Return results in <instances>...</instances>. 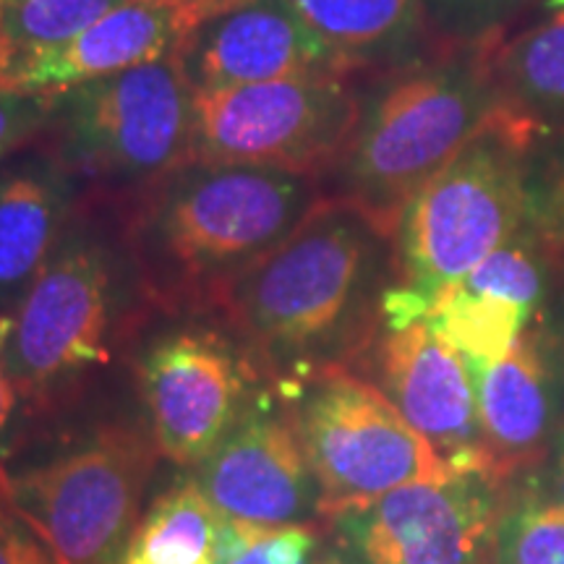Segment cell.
<instances>
[{"label":"cell","instance_id":"obj_19","mask_svg":"<svg viewBox=\"0 0 564 564\" xmlns=\"http://www.w3.org/2000/svg\"><path fill=\"white\" fill-rule=\"evenodd\" d=\"M66 204L58 167L37 165L0 181V316H11L53 253Z\"/></svg>","mask_w":564,"mask_h":564},{"label":"cell","instance_id":"obj_7","mask_svg":"<svg viewBox=\"0 0 564 564\" xmlns=\"http://www.w3.org/2000/svg\"><path fill=\"white\" fill-rule=\"evenodd\" d=\"M154 449L131 429H105L74 453L11 476L13 502L58 564H123Z\"/></svg>","mask_w":564,"mask_h":564},{"label":"cell","instance_id":"obj_15","mask_svg":"<svg viewBox=\"0 0 564 564\" xmlns=\"http://www.w3.org/2000/svg\"><path fill=\"white\" fill-rule=\"evenodd\" d=\"M546 246L523 230L449 285L423 316L470 369L502 358L533 324L546 293Z\"/></svg>","mask_w":564,"mask_h":564},{"label":"cell","instance_id":"obj_3","mask_svg":"<svg viewBox=\"0 0 564 564\" xmlns=\"http://www.w3.org/2000/svg\"><path fill=\"white\" fill-rule=\"evenodd\" d=\"M535 139L502 110L408 202L392 236L398 285L379 303L387 329L423 319L449 285L525 230Z\"/></svg>","mask_w":564,"mask_h":564},{"label":"cell","instance_id":"obj_21","mask_svg":"<svg viewBox=\"0 0 564 564\" xmlns=\"http://www.w3.org/2000/svg\"><path fill=\"white\" fill-rule=\"evenodd\" d=\"M220 512L194 481L173 486L137 525L123 564H196L215 544Z\"/></svg>","mask_w":564,"mask_h":564},{"label":"cell","instance_id":"obj_34","mask_svg":"<svg viewBox=\"0 0 564 564\" xmlns=\"http://www.w3.org/2000/svg\"><path fill=\"white\" fill-rule=\"evenodd\" d=\"M196 564H212V560L207 556V560H202V562H196Z\"/></svg>","mask_w":564,"mask_h":564},{"label":"cell","instance_id":"obj_6","mask_svg":"<svg viewBox=\"0 0 564 564\" xmlns=\"http://www.w3.org/2000/svg\"><path fill=\"white\" fill-rule=\"evenodd\" d=\"M361 118L348 76H303L194 91L188 158L280 167L319 178L335 171Z\"/></svg>","mask_w":564,"mask_h":564},{"label":"cell","instance_id":"obj_1","mask_svg":"<svg viewBox=\"0 0 564 564\" xmlns=\"http://www.w3.org/2000/svg\"><path fill=\"white\" fill-rule=\"evenodd\" d=\"M494 42L442 45L432 58L387 70L335 165V196L361 209L384 238L408 202L502 112Z\"/></svg>","mask_w":564,"mask_h":564},{"label":"cell","instance_id":"obj_16","mask_svg":"<svg viewBox=\"0 0 564 564\" xmlns=\"http://www.w3.org/2000/svg\"><path fill=\"white\" fill-rule=\"evenodd\" d=\"M196 21L202 17L188 9L123 0L66 45L13 61L6 91L55 100L82 84L175 55Z\"/></svg>","mask_w":564,"mask_h":564},{"label":"cell","instance_id":"obj_30","mask_svg":"<svg viewBox=\"0 0 564 564\" xmlns=\"http://www.w3.org/2000/svg\"><path fill=\"white\" fill-rule=\"evenodd\" d=\"M133 3H154V6H175V9H188L199 13L202 19L212 17V13L228 9V6L238 3V0H133Z\"/></svg>","mask_w":564,"mask_h":564},{"label":"cell","instance_id":"obj_32","mask_svg":"<svg viewBox=\"0 0 564 564\" xmlns=\"http://www.w3.org/2000/svg\"><path fill=\"white\" fill-rule=\"evenodd\" d=\"M11 68V51L6 47V42L0 40V91H6V79H9Z\"/></svg>","mask_w":564,"mask_h":564},{"label":"cell","instance_id":"obj_8","mask_svg":"<svg viewBox=\"0 0 564 564\" xmlns=\"http://www.w3.org/2000/svg\"><path fill=\"white\" fill-rule=\"evenodd\" d=\"M66 150L89 173L152 183L188 158L194 87L178 53L55 97Z\"/></svg>","mask_w":564,"mask_h":564},{"label":"cell","instance_id":"obj_20","mask_svg":"<svg viewBox=\"0 0 564 564\" xmlns=\"http://www.w3.org/2000/svg\"><path fill=\"white\" fill-rule=\"evenodd\" d=\"M499 102L535 137L564 131V9L499 40L491 53Z\"/></svg>","mask_w":564,"mask_h":564},{"label":"cell","instance_id":"obj_13","mask_svg":"<svg viewBox=\"0 0 564 564\" xmlns=\"http://www.w3.org/2000/svg\"><path fill=\"white\" fill-rule=\"evenodd\" d=\"M178 58L194 91L352 74L285 0H238L196 21Z\"/></svg>","mask_w":564,"mask_h":564},{"label":"cell","instance_id":"obj_12","mask_svg":"<svg viewBox=\"0 0 564 564\" xmlns=\"http://www.w3.org/2000/svg\"><path fill=\"white\" fill-rule=\"evenodd\" d=\"M192 481L217 512L249 525H303L319 512V486L308 468L291 411L241 413Z\"/></svg>","mask_w":564,"mask_h":564},{"label":"cell","instance_id":"obj_14","mask_svg":"<svg viewBox=\"0 0 564 564\" xmlns=\"http://www.w3.org/2000/svg\"><path fill=\"white\" fill-rule=\"evenodd\" d=\"M379 390L455 474H486L474 371L426 319L387 329ZM489 476V474H486Z\"/></svg>","mask_w":564,"mask_h":564},{"label":"cell","instance_id":"obj_29","mask_svg":"<svg viewBox=\"0 0 564 564\" xmlns=\"http://www.w3.org/2000/svg\"><path fill=\"white\" fill-rule=\"evenodd\" d=\"M9 329H11V316H0V453H3L6 436H9L11 419H13V408H17V400H19L3 369V348H6V337H9Z\"/></svg>","mask_w":564,"mask_h":564},{"label":"cell","instance_id":"obj_5","mask_svg":"<svg viewBox=\"0 0 564 564\" xmlns=\"http://www.w3.org/2000/svg\"><path fill=\"white\" fill-rule=\"evenodd\" d=\"M291 419L327 518L455 474L377 384L340 364H322L301 379Z\"/></svg>","mask_w":564,"mask_h":564},{"label":"cell","instance_id":"obj_17","mask_svg":"<svg viewBox=\"0 0 564 564\" xmlns=\"http://www.w3.org/2000/svg\"><path fill=\"white\" fill-rule=\"evenodd\" d=\"M533 327L489 366L474 371L486 474H518L544 453L554 423V377Z\"/></svg>","mask_w":564,"mask_h":564},{"label":"cell","instance_id":"obj_35","mask_svg":"<svg viewBox=\"0 0 564 564\" xmlns=\"http://www.w3.org/2000/svg\"><path fill=\"white\" fill-rule=\"evenodd\" d=\"M322 564H337V562H322Z\"/></svg>","mask_w":564,"mask_h":564},{"label":"cell","instance_id":"obj_9","mask_svg":"<svg viewBox=\"0 0 564 564\" xmlns=\"http://www.w3.org/2000/svg\"><path fill=\"white\" fill-rule=\"evenodd\" d=\"M108 327L105 253L87 238L70 236L11 314L3 369L21 403H42L55 387L108 361Z\"/></svg>","mask_w":564,"mask_h":564},{"label":"cell","instance_id":"obj_22","mask_svg":"<svg viewBox=\"0 0 564 564\" xmlns=\"http://www.w3.org/2000/svg\"><path fill=\"white\" fill-rule=\"evenodd\" d=\"M123 0H0V40L11 63L55 51Z\"/></svg>","mask_w":564,"mask_h":564},{"label":"cell","instance_id":"obj_28","mask_svg":"<svg viewBox=\"0 0 564 564\" xmlns=\"http://www.w3.org/2000/svg\"><path fill=\"white\" fill-rule=\"evenodd\" d=\"M55 100L21 91H0V160L45 123Z\"/></svg>","mask_w":564,"mask_h":564},{"label":"cell","instance_id":"obj_31","mask_svg":"<svg viewBox=\"0 0 564 564\" xmlns=\"http://www.w3.org/2000/svg\"><path fill=\"white\" fill-rule=\"evenodd\" d=\"M554 494H556V502L564 505V434L560 444H556V453H554Z\"/></svg>","mask_w":564,"mask_h":564},{"label":"cell","instance_id":"obj_11","mask_svg":"<svg viewBox=\"0 0 564 564\" xmlns=\"http://www.w3.org/2000/svg\"><path fill=\"white\" fill-rule=\"evenodd\" d=\"M141 387L154 447L178 465L207 460L243 413V366L209 333H175L154 343L141 364Z\"/></svg>","mask_w":564,"mask_h":564},{"label":"cell","instance_id":"obj_2","mask_svg":"<svg viewBox=\"0 0 564 564\" xmlns=\"http://www.w3.org/2000/svg\"><path fill=\"white\" fill-rule=\"evenodd\" d=\"M384 241L361 209L329 196L212 301L262 358L306 364L358 335Z\"/></svg>","mask_w":564,"mask_h":564},{"label":"cell","instance_id":"obj_27","mask_svg":"<svg viewBox=\"0 0 564 564\" xmlns=\"http://www.w3.org/2000/svg\"><path fill=\"white\" fill-rule=\"evenodd\" d=\"M316 533L308 525L262 528L232 560L223 564H312Z\"/></svg>","mask_w":564,"mask_h":564},{"label":"cell","instance_id":"obj_18","mask_svg":"<svg viewBox=\"0 0 564 564\" xmlns=\"http://www.w3.org/2000/svg\"><path fill=\"white\" fill-rule=\"evenodd\" d=\"M350 70H394L419 61L429 40L419 0H285Z\"/></svg>","mask_w":564,"mask_h":564},{"label":"cell","instance_id":"obj_26","mask_svg":"<svg viewBox=\"0 0 564 564\" xmlns=\"http://www.w3.org/2000/svg\"><path fill=\"white\" fill-rule=\"evenodd\" d=\"M0 564H58L51 546L26 523L11 494V476L0 465Z\"/></svg>","mask_w":564,"mask_h":564},{"label":"cell","instance_id":"obj_24","mask_svg":"<svg viewBox=\"0 0 564 564\" xmlns=\"http://www.w3.org/2000/svg\"><path fill=\"white\" fill-rule=\"evenodd\" d=\"M525 228L549 251L564 249V131L535 139L528 154Z\"/></svg>","mask_w":564,"mask_h":564},{"label":"cell","instance_id":"obj_23","mask_svg":"<svg viewBox=\"0 0 564 564\" xmlns=\"http://www.w3.org/2000/svg\"><path fill=\"white\" fill-rule=\"evenodd\" d=\"M494 564H564V505L523 497L499 518Z\"/></svg>","mask_w":564,"mask_h":564},{"label":"cell","instance_id":"obj_33","mask_svg":"<svg viewBox=\"0 0 564 564\" xmlns=\"http://www.w3.org/2000/svg\"><path fill=\"white\" fill-rule=\"evenodd\" d=\"M544 9H546V11L564 9V0H544Z\"/></svg>","mask_w":564,"mask_h":564},{"label":"cell","instance_id":"obj_25","mask_svg":"<svg viewBox=\"0 0 564 564\" xmlns=\"http://www.w3.org/2000/svg\"><path fill=\"white\" fill-rule=\"evenodd\" d=\"M429 34L442 45H481L502 40L507 24L533 0H419Z\"/></svg>","mask_w":564,"mask_h":564},{"label":"cell","instance_id":"obj_4","mask_svg":"<svg viewBox=\"0 0 564 564\" xmlns=\"http://www.w3.org/2000/svg\"><path fill=\"white\" fill-rule=\"evenodd\" d=\"M137 232L173 285L212 295L319 204V178L280 167L183 160L150 183Z\"/></svg>","mask_w":564,"mask_h":564},{"label":"cell","instance_id":"obj_10","mask_svg":"<svg viewBox=\"0 0 564 564\" xmlns=\"http://www.w3.org/2000/svg\"><path fill=\"white\" fill-rule=\"evenodd\" d=\"M497 486L486 474H453L400 486L333 520L366 564H494Z\"/></svg>","mask_w":564,"mask_h":564}]
</instances>
